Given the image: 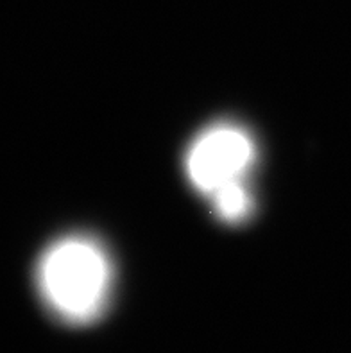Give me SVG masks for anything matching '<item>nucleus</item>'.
Returning <instances> with one entry per match:
<instances>
[{"label": "nucleus", "instance_id": "obj_1", "mask_svg": "<svg viewBox=\"0 0 351 353\" xmlns=\"http://www.w3.org/2000/svg\"><path fill=\"white\" fill-rule=\"evenodd\" d=\"M38 289L61 321L86 325L101 318L112 292V264L104 248L85 235H70L45 251Z\"/></svg>", "mask_w": 351, "mask_h": 353}, {"label": "nucleus", "instance_id": "obj_2", "mask_svg": "<svg viewBox=\"0 0 351 353\" xmlns=\"http://www.w3.org/2000/svg\"><path fill=\"white\" fill-rule=\"evenodd\" d=\"M254 160L257 148L251 134L223 122L194 140L187 154V174L199 192L212 196L224 185L245 181Z\"/></svg>", "mask_w": 351, "mask_h": 353}, {"label": "nucleus", "instance_id": "obj_3", "mask_svg": "<svg viewBox=\"0 0 351 353\" xmlns=\"http://www.w3.org/2000/svg\"><path fill=\"white\" fill-rule=\"evenodd\" d=\"M210 197L217 215L226 223L237 224L248 219L253 210V196L249 192L245 181L224 185Z\"/></svg>", "mask_w": 351, "mask_h": 353}]
</instances>
